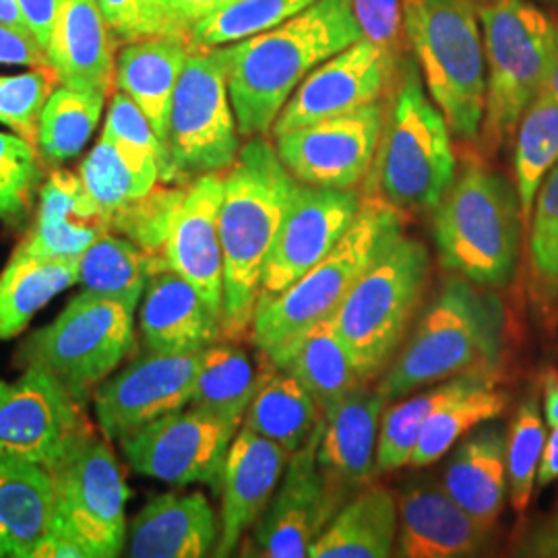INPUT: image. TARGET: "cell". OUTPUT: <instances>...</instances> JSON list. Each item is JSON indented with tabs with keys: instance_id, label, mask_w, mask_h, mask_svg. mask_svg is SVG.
<instances>
[{
	"instance_id": "obj_1",
	"label": "cell",
	"mask_w": 558,
	"mask_h": 558,
	"mask_svg": "<svg viewBox=\"0 0 558 558\" xmlns=\"http://www.w3.org/2000/svg\"><path fill=\"white\" fill-rule=\"evenodd\" d=\"M360 38L352 0H317L278 27L230 46L228 89L240 135H265L300 83Z\"/></svg>"
},
{
	"instance_id": "obj_2",
	"label": "cell",
	"mask_w": 558,
	"mask_h": 558,
	"mask_svg": "<svg viewBox=\"0 0 558 558\" xmlns=\"http://www.w3.org/2000/svg\"><path fill=\"white\" fill-rule=\"evenodd\" d=\"M296 186L299 180L279 160L278 149L260 137L240 147L239 158L223 177L221 329L226 338L240 339L253 327L263 271Z\"/></svg>"
},
{
	"instance_id": "obj_3",
	"label": "cell",
	"mask_w": 558,
	"mask_h": 558,
	"mask_svg": "<svg viewBox=\"0 0 558 558\" xmlns=\"http://www.w3.org/2000/svg\"><path fill=\"white\" fill-rule=\"evenodd\" d=\"M449 122L428 100L414 62H403L385 110L377 156L366 174V197L405 214L430 211L456 179Z\"/></svg>"
},
{
	"instance_id": "obj_4",
	"label": "cell",
	"mask_w": 558,
	"mask_h": 558,
	"mask_svg": "<svg viewBox=\"0 0 558 558\" xmlns=\"http://www.w3.org/2000/svg\"><path fill=\"white\" fill-rule=\"evenodd\" d=\"M401 236V211L375 197L362 199L338 244L276 299L257 304L251 327L255 345L276 364L311 327L336 317L362 274Z\"/></svg>"
},
{
	"instance_id": "obj_5",
	"label": "cell",
	"mask_w": 558,
	"mask_h": 558,
	"mask_svg": "<svg viewBox=\"0 0 558 558\" xmlns=\"http://www.w3.org/2000/svg\"><path fill=\"white\" fill-rule=\"evenodd\" d=\"M433 211L445 269L486 288H505L513 279L525 220L509 180L480 158H468Z\"/></svg>"
},
{
	"instance_id": "obj_6",
	"label": "cell",
	"mask_w": 558,
	"mask_h": 558,
	"mask_svg": "<svg viewBox=\"0 0 558 558\" xmlns=\"http://www.w3.org/2000/svg\"><path fill=\"white\" fill-rule=\"evenodd\" d=\"M502 304L495 294L461 276L445 281L380 383L383 398H403L463 373H495L502 356Z\"/></svg>"
},
{
	"instance_id": "obj_7",
	"label": "cell",
	"mask_w": 558,
	"mask_h": 558,
	"mask_svg": "<svg viewBox=\"0 0 558 558\" xmlns=\"http://www.w3.org/2000/svg\"><path fill=\"white\" fill-rule=\"evenodd\" d=\"M484 27L486 108L480 145L490 156L518 129L558 57V21L530 0H474Z\"/></svg>"
},
{
	"instance_id": "obj_8",
	"label": "cell",
	"mask_w": 558,
	"mask_h": 558,
	"mask_svg": "<svg viewBox=\"0 0 558 558\" xmlns=\"http://www.w3.org/2000/svg\"><path fill=\"white\" fill-rule=\"evenodd\" d=\"M403 29L449 129L459 140H478L486 108V54L476 2L403 0Z\"/></svg>"
},
{
	"instance_id": "obj_9",
	"label": "cell",
	"mask_w": 558,
	"mask_h": 558,
	"mask_svg": "<svg viewBox=\"0 0 558 558\" xmlns=\"http://www.w3.org/2000/svg\"><path fill=\"white\" fill-rule=\"evenodd\" d=\"M52 472L57 515L40 558H112L126 544L129 488L106 440L89 435Z\"/></svg>"
},
{
	"instance_id": "obj_10",
	"label": "cell",
	"mask_w": 558,
	"mask_h": 558,
	"mask_svg": "<svg viewBox=\"0 0 558 558\" xmlns=\"http://www.w3.org/2000/svg\"><path fill=\"white\" fill-rule=\"evenodd\" d=\"M428 274L426 246L401 236L362 274L339 306L331 320L362 379L375 377L396 352L418 308Z\"/></svg>"
},
{
	"instance_id": "obj_11",
	"label": "cell",
	"mask_w": 558,
	"mask_h": 558,
	"mask_svg": "<svg viewBox=\"0 0 558 558\" xmlns=\"http://www.w3.org/2000/svg\"><path fill=\"white\" fill-rule=\"evenodd\" d=\"M239 135L228 89V48H193L172 96L161 182L230 170L239 158Z\"/></svg>"
},
{
	"instance_id": "obj_12",
	"label": "cell",
	"mask_w": 558,
	"mask_h": 558,
	"mask_svg": "<svg viewBox=\"0 0 558 558\" xmlns=\"http://www.w3.org/2000/svg\"><path fill=\"white\" fill-rule=\"evenodd\" d=\"M135 311L119 300L81 292L57 319L25 341L21 359L48 371L60 385L85 401L108 379L135 345Z\"/></svg>"
},
{
	"instance_id": "obj_13",
	"label": "cell",
	"mask_w": 558,
	"mask_h": 558,
	"mask_svg": "<svg viewBox=\"0 0 558 558\" xmlns=\"http://www.w3.org/2000/svg\"><path fill=\"white\" fill-rule=\"evenodd\" d=\"M89 435L83 403L38 364L0 380V456L54 470Z\"/></svg>"
},
{
	"instance_id": "obj_14",
	"label": "cell",
	"mask_w": 558,
	"mask_h": 558,
	"mask_svg": "<svg viewBox=\"0 0 558 558\" xmlns=\"http://www.w3.org/2000/svg\"><path fill=\"white\" fill-rule=\"evenodd\" d=\"M236 428L199 408L177 410L119 440L135 472L172 486L207 484L221 490L223 463Z\"/></svg>"
},
{
	"instance_id": "obj_15",
	"label": "cell",
	"mask_w": 558,
	"mask_h": 558,
	"mask_svg": "<svg viewBox=\"0 0 558 558\" xmlns=\"http://www.w3.org/2000/svg\"><path fill=\"white\" fill-rule=\"evenodd\" d=\"M385 108L380 101L354 112L276 135L279 160L302 184L354 189L373 168Z\"/></svg>"
},
{
	"instance_id": "obj_16",
	"label": "cell",
	"mask_w": 558,
	"mask_h": 558,
	"mask_svg": "<svg viewBox=\"0 0 558 558\" xmlns=\"http://www.w3.org/2000/svg\"><path fill=\"white\" fill-rule=\"evenodd\" d=\"M319 428L292 453L283 482L259 521L255 523V555L267 558L308 557L311 546L338 513L336 482L319 465Z\"/></svg>"
},
{
	"instance_id": "obj_17",
	"label": "cell",
	"mask_w": 558,
	"mask_h": 558,
	"mask_svg": "<svg viewBox=\"0 0 558 558\" xmlns=\"http://www.w3.org/2000/svg\"><path fill=\"white\" fill-rule=\"evenodd\" d=\"M201 352H147L96 391V416L104 437L122 440L145 424L191 403Z\"/></svg>"
},
{
	"instance_id": "obj_18",
	"label": "cell",
	"mask_w": 558,
	"mask_h": 558,
	"mask_svg": "<svg viewBox=\"0 0 558 558\" xmlns=\"http://www.w3.org/2000/svg\"><path fill=\"white\" fill-rule=\"evenodd\" d=\"M362 199L354 189L299 182L263 271L259 304L276 299L313 269L354 223Z\"/></svg>"
},
{
	"instance_id": "obj_19",
	"label": "cell",
	"mask_w": 558,
	"mask_h": 558,
	"mask_svg": "<svg viewBox=\"0 0 558 558\" xmlns=\"http://www.w3.org/2000/svg\"><path fill=\"white\" fill-rule=\"evenodd\" d=\"M398 75V57L360 38L336 57L325 60L300 83L279 112L274 135L354 112L379 101Z\"/></svg>"
},
{
	"instance_id": "obj_20",
	"label": "cell",
	"mask_w": 558,
	"mask_h": 558,
	"mask_svg": "<svg viewBox=\"0 0 558 558\" xmlns=\"http://www.w3.org/2000/svg\"><path fill=\"white\" fill-rule=\"evenodd\" d=\"M223 174L211 172L193 180L186 189L163 259L170 269L191 281L209 308L223 315V253L220 239V207Z\"/></svg>"
},
{
	"instance_id": "obj_21",
	"label": "cell",
	"mask_w": 558,
	"mask_h": 558,
	"mask_svg": "<svg viewBox=\"0 0 558 558\" xmlns=\"http://www.w3.org/2000/svg\"><path fill=\"white\" fill-rule=\"evenodd\" d=\"M290 453L251 428L236 433L221 476L220 539L216 557H230L278 490Z\"/></svg>"
},
{
	"instance_id": "obj_22",
	"label": "cell",
	"mask_w": 558,
	"mask_h": 558,
	"mask_svg": "<svg viewBox=\"0 0 558 558\" xmlns=\"http://www.w3.org/2000/svg\"><path fill=\"white\" fill-rule=\"evenodd\" d=\"M398 507V557H476L493 538L495 527L470 515L437 482L410 486Z\"/></svg>"
},
{
	"instance_id": "obj_23",
	"label": "cell",
	"mask_w": 558,
	"mask_h": 558,
	"mask_svg": "<svg viewBox=\"0 0 558 558\" xmlns=\"http://www.w3.org/2000/svg\"><path fill=\"white\" fill-rule=\"evenodd\" d=\"M108 232H112L110 218L89 197L81 177L54 170L41 184L36 226L15 253L44 259H80Z\"/></svg>"
},
{
	"instance_id": "obj_24",
	"label": "cell",
	"mask_w": 558,
	"mask_h": 558,
	"mask_svg": "<svg viewBox=\"0 0 558 558\" xmlns=\"http://www.w3.org/2000/svg\"><path fill=\"white\" fill-rule=\"evenodd\" d=\"M46 57L64 87L112 96L117 64L98 0H60Z\"/></svg>"
},
{
	"instance_id": "obj_25",
	"label": "cell",
	"mask_w": 558,
	"mask_h": 558,
	"mask_svg": "<svg viewBox=\"0 0 558 558\" xmlns=\"http://www.w3.org/2000/svg\"><path fill=\"white\" fill-rule=\"evenodd\" d=\"M141 336L149 352H203L220 336L221 319L197 288L170 267L156 271L141 306Z\"/></svg>"
},
{
	"instance_id": "obj_26",
	"label": "cell",
	"mask_w": 558,
	"mask_h": 558,
	"mask_svg": "<svg viewBox=\"0 0 558 558\" xmlns=\"http://www.w3.org/2000/svg\"><path fill=\"white\" fill-rule=\"evenodd\" d=\"M126 555L133 558H201L216 555L220 519L201 493L160 495L131 523Z\"/></svg>"
},
{
	"instance_id": "obj_27",
	"label": "cell",
	"mask_w": 558,
	"mask_h": 558,
	"mask_svg": "<svg viewBox=\"0 0 558 558\" xmlns=\"http://www.w3.org/2000/svg\"><path fill=\"white\" fill-rule=\"evenodd\" d=\"M54 515L52 472L34 461L0 456V558H40Z\"/></svg>"
},
{
	"instance_id": "obj_28",
	"label": "cell",
	"mask_w": 558,
	"mask_h": 558,
	"mask_svg": "<svg viewBox=\"0 0 558 558\" xmlns=\"http://www.w3.org/2000/svg\"><path fill=\"white\" fill-rule=\"evenodd\" d=\"M385 403L379 389L356 387L323 414L317 458L336 484H360L373 476Z\"/></svg>"
},
{
	"instance_id": "obj_29",
	"label": "cell",
	"mask_w": 558,
	"mask_h": 558,
	"mask_svg": "<svg viewBox=\"0 0 558 558\" xmlns=\"http://www.w3.org/2000/svg\"><path fill=\"white\" fill-rule=\"evenodd\" d=\"M191 44L177 36L129 41L117 57V87L141 108L161 145L168 133L172 96L191 54Z\"/></svg>"
},
{
	"instance_id": "obj_30",
	"label": "cell",
	"mask_w": 558,
	"mask_h": 558,
	"mask_svg": "<svg viewBox=\"0 0 558 558\" xmlns=\"http://www.w3.org/2000/svg\"><path fill=\"white\" fill-rule=\"evenodd\" d=\"M442 486L470 515L495 527L509 488L502 430L490 426L461 442L445 470Z\"/></svg>"
},
{
	"instance_id": "obj_31",
	"label": "cell",
	"mask_w": 558,
	"mask_h": 558,
	"mask_svg": "<svg viewBox=\"0 0 558 558\" xmlns=\"http://www.w3.org/2000/svg\"><path fill=\"white\" fill-rule=\"evenodd\" d=\"M398 530V500L387 488H368L333 515L308 557L387 558L396 546Z\"/></svg>"
},
{
	"instance_id": "obj_32",
	"label": "cell",
	"mask_w": 558,
	"mask_h": 558,
	"mask_svg": "<svg viewBox=\"0 0 558 558\" xmlns=\"http://www.w3.org/2000/svg\"><path fill=\"white\" fill-rule=\"evenodd\" d=\"M274 366L299 380L319 403L323 414L364 380L331 319L300 336Z\"/></svg>"
},
{
	"instance_id": "obj_33",
	"label": "cell",
	"mask_w": 558,
	"mask_h": 558,
	"mask_svg": "<svg viewBox=\"0 0 558 558\" xmlns=\"http://www.w3.org/2000/svg\"><path fill=\"white\" fill-rule=\"evenodd\" d=\"M77 283V259L13 253L0 274V341L13 339L50 300Z\"/></svg>"
},
{
	"instance_id": "obj_34",
	"label": "cell",
	"mask_w": 558,
	"mask_h": 558,
	"mask_svg": "<svg viewBox=\"0 0 558 558\" xmlns=\"http://www.w3.org/2000/svg\"><path fill=\"white\" fill-rule=\"evenodd\" d=\"M161 267H168L163 257L147 255L135 242L108 232L77 259V283L87 294L119 300L135 311Z\"/></svg>"
},
{
	"instance_id": "obj_35",
	"label": "cell",
	"mask_w": 558,
	"mask_h": 558,
	"mask_svg": "<svg viewBox=\"0 0 558 558\" xmlns=\"http://www.w3.org/2000/svg\"><path fill=\"white\" fill-rule=\"evenodd\" d=\"M495 383V373H463L458 377L435 383V387L422 391L416 398L401 401L387 410V414L380 420L377 470L393 472L399 468H408L412 463L422 428L440 405Z\"/></svg>"
},
{
	"instance_id": "obj_36",
	"label": "cell",
	"mask_w": 558,
	"mask_h": 558,
	"mask_svg": "<svg viewBox=\"0 0 558 558\" xmlns=\"http://www.w3.org/2000/svg\"><path fill=\"white\" fill-rule=\"evenodd\" d=\"M319 403L290 373L260 377L244 426L296 453L319 428Z\"/></svg>"
},
{
	"instance_id": "obj_37",
	"label": "cell",
	"mask_w": 558,
	"mask_h": 558,
	"mask_svg": "<svg viewBox=\"0 0 558 558\" xmlns=\"http://www.w3.org/2000/svg\"><path fill=\"white\" fill-rule=\"evenodd\" d=\"M259 383L260 377L244 350L214 343L201 352L199 373L189 405L239 430Z\"/></svg>"
},
{
	"instance_id": "obj_38",
	"label": "cell",
	"mask_w": 558,
	"mask_h": 558,
	"mask_svg": "<svg viewBox=\"0 0 558 558\" xmlns=\"http://www.w3.org/2000/svg\"><path fill=\"white\" fill-rule=\"evenodd\" d=\"M518 126L515 189L523 220L530 221L539 186L558 161V101L539 92Z\"/></svg>"
},
{
	"instance_id": "obj_39",
	"label": "cell",
	"mask_w": 558,
	"mask_h": 558,
	"mask_svg": "<svg viewBox=\"0 0 558 558\" xmlns=\"http://www.w3.org/2000/svg\"><path fill=\"white\" fill-rule=\"evenodd\" d=\"M104 94L59 87L46 101L38 124V149L50 163H62L80 156L94 135L106 104Z\"/></svg>"
},
{
	"instance_id": "obj_40",
	"label": "cell",
	"mask_w": 558,
	"mask_h": 558,
	"mask_svg": "<svg viewBox=\"0 0 558 558\" xmlns=\"http://www.w3.org/2000/svg\"><path fill=\"white\" fill-rule=\"evenodd\" d=\"M495 385L480 387L440 405L422 428L410 465L422 468L439 461L463 435L474 430L482 422L500 416L509 398L502 391H497Z\"/></svg>"
},
{
	"instance_id": "obj_41",
	"label": "cell",
	"mask_w": 558,
	"mask_h": 558,
	"mask_svg": "<svg viewBox=\"0 0 558 558\" xmlns=\"http://www.w3.org/2000/svg\"><path fill=\"white\" fill-rule=\"evenodd\" d=\"M317 0H232L191 34V48H220L269 32Z\"/></svg>"
},
{
	"instance_id": "obj_42",
	"label": "cell",
	"mask_w": 558,
	"mask_h": 558,
	"mask_svg": "<svg viewBox=\"0 0 558 558\" xmlns=\"http://www.w3.org/2000/svg\"><path fill=\"white\" fill-rule=\"evenodd\" d=\"M104 137L112 141L143 182L158 186L166 172V151L151 122L126 94H112Z\"/></svg>"
},
{
	"instance_id": "obj_43",
	"label": "cell",
	"mask_w": 558,
	"mask_h": 558,
	"mask_svg": "<svg viewBox=\"0 0 558 558\" xmlns=\"http://www.w3.org/2000/svg\"><path fill=\"white\" fill-rule=\"evenodd\" d=\"M546 442L544 418L538 398L530 396L519 405L507 437V482L509 500L519 518L525 515L534 484L538 478L539 459Z\"/></svg>"
},
{
	"instance_id": "obj_44",
	"label": "cell",
	"mask_w": 558,
	"mask_h": 558,
	"mask_svg": "<svg viewBox=\"0 0 558 558\" xmlns=\"http://www.w3.org/2000/svg\"><path fill=\"white\" fill-rule=\"evenodd\" d=\"M186 189L156 186L145 197L126 203L110 216L114 234L135 242L147 255L163 257Z\"/></svg>"
},
{
	"instance_id": "obj_45",
	"label": "cell",
	"mask_w": 558,
	"mask_h": 558,
	"mask_svg": "<svg viewBox=\"0 0 558 558\" xmlns=\"http://www.w3.org/2000/svg\"><path fill=\"white\" fill-rule=\"evenodd\" d=\"M41 189L38 145L17 133H0V221L21 226Z\"/></svg>"
},
{
	"instance_id": "obj_46",
	"label": "cell",
	"mask_w": 558,
	"mask_h": 558,
	"mask_svg": "<svg viewBox=\"0 0 558 558\" xmlns=\"http://www.w3.org/2000/svg\"><path fill=\"white\" fill-rule=\"evenodd\" d=\"M80 177L89 197L96 201L108 218L126 203L145 197L151 189H156L141 180L133 166L124 160L119 147L104 135L81 163Z\"/></svg>"
},
{
	"instance_id": "obj_47",
	"label": "cell",
	"mask_w": 558,
	"mask_h": 558,
	"mask_svg": "<svg viewBox=\"0 0 558 558\" xmlns=\"http://www.w3.org/2000/svg\"><path fill=\"white\" fill-rule=\"evenodd\" d=\"M532 288L544 304L558 299V161L542 182L532 209Z\"/></svg>"
},
{
	"instance_id": "obj_48",
	"label": "cell",
	"mask_w": 558,
	"mask_h": 558,
	"mask_svg": "<svg viewBox=\"0 0 558 558\" xmlns=\"http://www.w3.org/2000/svg\"><path fill=\"white\" fill-rule=\"evenodd\" d=\"M59 83L52 66L20 75H0V124L36 145L41 110Z\"/></svg>"
},
{
	"instance_id": "obj_49",
	"label": "cell",
	"mask_w": 558,
	"mask_h": 558,
	"mask_svg": "<svg viewBox=\"0 0 558 558\" xmlns=\"http://www.w3.org/2000/svg\"><path fill=\"white\" fill-rule=\"evenodd\" d=\"M232 0H141L143 38L177 36L189 40L207 17Z\"/></svg>"
},
{
	"instance_id": "obj_50",
	"label": "cell",
	"mask_w": 558,
	"mask_h": 558,
	"mask_svg": "<svg viewBox=\"0 0 558 558\" xmlns=\"http://www.w3.org/2000/svg\"><path fill=\"white\" fill-rule=\"evenodd\" d=\"M362 38L398 57L403 13L399 0H352Z\"/></svg>"
},
{
	"instance_id": "obj_51",
	"label": "cell",
	"mask_w": 558,
	"mask_h": 558,
	"mask_svg": "<svg viewBox=\"0 0 558 558\" xmlns=\"http://www.w3.org/2000/svg\"><path fill=\"white\" fill-rule=\"evenodd\" d=\"M112 41L143 40L141 0H98Z\"/></svg>"
},
{
	"instance_id": "obj_52",
	"label": "cell",
	"mask_w": 558,
	"mask_h": 558,
	"mask_svg": "<svg viewBox=\"0 0 558 558\" xmlns=\"http://www.w3.org/2000/svg\"><path fill=\"white\" fill-rule=\"evenodd\" d=\"M0 64H21V66H50L46 50L34 36L20 34L0 23Z\"/></svg>"
},
{
	"instance_id": "obj_53",
	"label": "cell",
	"mask_w": 558,
	"mask_h": 558,
	"mask_svg": "<svg viewBox=\"0 0 558 558\" xmlns=\"http://www.w3.org/2000/svg\"><path fill=\"white\" fill-rule=\"evenodd\" d=\"M515 557L558 558V509L536 521L515 544Z\"/></svg>"
},
{
	"instance_id": "obj_54",
	"label": "cell",
	"mask_w": 558,
	"mask_h": 558,
	"mask_svg": "<svg viewBox=\"0 0 558 558\" xmlns=\"http://www.w3.org/2000/svg\"><path fill=\"white\" fill-rule=\"evenodd\" d=\"M59 4L60 0H20L21 13L27 21L32 34L36 36V40L44 46V50L50 40V32L57 20Z\"/></svg>"
},
{
	"instance_id": "obj_55",
	"label": "cell",
	"mask_w": 558,
	"mask_h": 558,
	"mask_svg": "<svg viewBox=\"0 0 558 558\" xmlns=\"http://www.w3.org/2000/svg\"><path fill=\"white\" fill-rule=\"evenodd\" d=\"M558 480V426H553V433L548 440L544 442V451L539 459L538 486H548Z\"/></svg>"
},
{
	"instance_id": "obj_56",
	"label": "cell",
	"mask_w": 558,
	"mask_h": 558,
	"mask_svg": "<svg viewBox=\"0 0 558 558\" xmlns=\"http://www.w3.org/2000/svg\"><path fill=\"white\" fill-rule=\"evenodd\" d=\"M0 23L20 32V34H25V36H34L27 21L21 13L20 0H0Z\"/></svg>"
},
{
	"instance_id": "obj_57",
	"label": "cell",
	"mask_w": 558,
	"mask_h": 558,
	"mask_svg": "<svg viewBox=\"0 0 558 558\" xmlns=\"http://www.w3.org/2000/svg\"><path fill=\"white\" fill-rule=\"evenodd\" d=\"M544 420L548 426H558V375L548 373L544 383Z\"/></svg>"
},
{
	"instance_id": "obj_58",
	"label": "cell",
	"mask_w": 558,
	"mask_h": 558,
	"mask_svg": "<svg viewBox=\"0 0 558 558\" xmlns=\"http://www.w3.org/2000/svg\"><path fill=\"white\" fill-rule=\"evenodd\" d=\"M542 92H546L553 100L558 101V57L557 60H555V66H553L548 80H546L544 87H542Z\"/></svg>"
},
{
	"instance_id": "obj_59",
	"label": "cell",
	"mask_w": 558,
	"mask_h": 558,
	"mask_svg": "<svg viewBox=\"0 0 558 558\" xmlns=\"http://www.w3.org/2000/svg\"><path fill=\"white\" fill-rule=\"evenodd\" d=\"M539 2H546V4H557L558 7V0H539Z\"/></svg>"
}]
</instances>
